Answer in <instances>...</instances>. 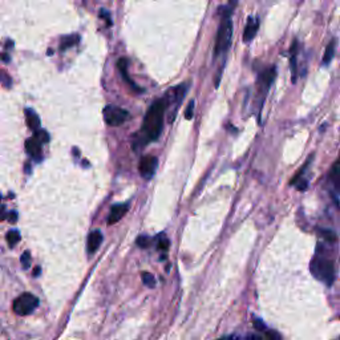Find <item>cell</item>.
Here are the masks:
<instances>
[{
  "label": "cell",
  "mask_w": 340,
  "mask_h": 340,
  "mask_svg": "<svg viewBox=\"0 0 340 340\" xmlns=\"http://www.w3.org/2000/svg\"><path fill=\"white\" fill-rule=\"evenodd\" d=\"M265 335L267 340H282L281 335L277 331H273V330H266Z\"/></svg>",
  "instance_id": "obj_21"
},
{
  "label": "cell",
  "mask_w": 340,
  "mask_h": 340,
  "mask_svg": "<svg viewBox=\"0 0 340 340\" xmlns=\"http://www.w3.org/2000/svg\"><path fill=\"white\" fill-rule=\"evenodd\" d=\"M128 205H115L111 209V214L108 217V223L109 225H113L116 222H119L121 218L125 215V213L128 211Z\"/></svg>",
  "instance_id": "obj_12"
},
{
  "label": "cell",
  "mask_w": 340,
  "mask_h": 340,
  "mask_svg": "<svg viewBox=\"0 0 340 340\" xmlns=\"http://www.w3.org/2000/svg\"><path fill=\"white\" fill-rule=\"evenodd\" d=\"M0 198H1V197H0Z\"/></svg>",
  "instance_id": "obj_31"
},
{
  "label": "cell",
  "mask_w": 340,
  "mask_h": 340,
  "mask_svg": "<svg viewBox=\"0 0 340 340\" xmlns=\"http://www.w3.org/2000/svg\"><path fill=\"white\" fill-rule=\"evenodd\" d=\"M321 235L327 241V243H335L338 241V237L335 235V233L330 231V230H321Z\"/></svg>",
  "instance_id": "obj_17"
},
{
  "label": "cell",
  "mask_w": 340,
  "mask_h": 340,
  "mask_svg": "<svg viewBox=\"0 0 340 340\" xmlns=\"http://www.w3.org/2000/svg\"><path fill=\"white\" fill-rule=\"evenodd\" d=\"M258 29H259V20H258V17L250 16L247 19V23H246L245 29H243V41L250 43L257 35Z\"/></svg>",
  "instance_id": "obj_8"
},
{
  "label": "cell",
  "mask_w": 340,
  "mask_h": 340,
  "mask_svg": "<svg viewBox=\"0 0 340 340\" xmlns=\"http://www.w3.org/2000/svg\"><path fill=\"white\" fill-rule=\"evenodd\" d=\"M149 241H151V239H149L148 237H143V238H139V241L137 242H139L140 246H143V247H147V246H149Z\"/></svg>",
  "instance_id": "obj_26"
},
{
  "label": "cell",
  "mask_w": 340,
  "mask_h": 340,
  "mask_svg": "<svg viewBox=\"0 0 340 340\" xmlns=\"http://www.w3.org/2000/svg\"><path fill=\"white\" fill-rule=\"evenodd\" d=\"M331 179H333L335 187L340 191V169L338 167L334 168L333 173H331Z\"/></svg>",
  "instance_id": "obj_18"
},
{
  "label": "cell",
  "mask_w": 340,
  "mask_h": 340,
  "mask_svg": "<svg viewBox=\"0 0 340 340\" xmlns=\"http://www.w3.org/2000/svg\"><path fill=\"white\" fill-rule=\"evenodd\" d=\"M41 145H43V143L33 136L31 140H28L25 143V149H27L28 155L40 161V159H41Z\"/></svg>",
  "instance_id": "obj_10"
},
{
  "label": "cell",
  "mask_w": 340,
  "mask_h": 340,
  "mask_svg": "<svg viewBox=\"0 0 340 340\" xmlns=\"http://www.w3.org/2000/svg\"><path fill=\"white\" fill-rule=\"evenodd\" d=\"M335 48H337V40L333 39L330 41V44L326 48V53L323 56V64L325 65H329L334 59V53H335Z\"/></svg>",
  "instance_id": "obj_15"
},
{
  "label": "cell",
  "mask_w": 340,
  "mask_h": 340,
  "mask_svg": "<svg viewBox=\"0 0 340 340\" xmlns=\"http://www.w3.org/2000/svg\"><path fill=\"white\" fill-rule=\"evenodd\" d=\"M40 273V269H36L35 270V275H37V274H39Z\"/></svg>",
  "instance_id": "obj_29"
},
{
  "label": "cell",
  "mask_w": 340,
  "mask_h": 340,
  "mask_svg": "<svg viewBox=\"0 0 340 340\" xmlns=\"http://www.w3.org/2000/svg\"><path fill=\"white\" fill-rule=\"evenodd\" d=\"M25 116H27L28 127L31 128L32 131H40V120L35 113V111L33 109H27Z\"/></svg>",
  "instance_id": "obj_13"
},
{
  "label": "cell",
  "mask_w": 340,
  "mask_h": 340,
  "mask_svg": "<svg viewBox=\"0 0 340 340\" xmlns=\"http://www.w3.org/2000/svg\"><path fill=\"white\" fill-rule=\"evenodd\" d=\"M231 8L225 5L219 8L222 19L219 28H218L217 40H215V48H214V55L219 56L225 53L230 47L231 43V36H233V21H231Z\"/></svg>",
  "instance_id": "obj_3"
},
{
  "label": "cell",
  "mask_w": 340,
  "mask_h": 340,
  "mask_svg": "<svg viewBox=\"0 0 340 340\" xmlns=\"http://www.w3.org/2000/svg\"><path fill=\"white\" fill-rule=\"evenodd\" d=\"M143 282H144V285L145 286H148V287H155V285H156V279H155V277L152 275L151 273H144L143 274Z\"/></svg>",
  "instance_id": "obj_19"
},
{
  "label": "cell",
  "mask_w": 340,
  "mask_h": 340,
  "mask_svg": "<svg viewBox=\"0 0 340 340\" xmlns=\"http://www.w3.org/2000/svg\"><path fill=\"white\" fill-rule=\"evenodd\" d=\"M159 247H160V249H161V250H164V249L167 250L168 247H169V241H168V239H161V241H160Z\"/></svg>",
  "instance_id": "obj_27"
},
{
  "label": "cell",
  "mask_w": 340,
  "mask_h": 340,
  "mask_svg": "<svg viewBox=\"0 0 340 340\" xmlns=\"http://www.w3.org/2000/svg\"><path fill=\"white\" fill-rule=\"evenodd\" d=\"M310 271L318 281L323 282L327 286H333L337 277V270L330 247L323 243H318L315 255L310 263Z\"/></svg>",
  "instance_id": "obj_1"
},
{
  "label": "cell",
  "mask_w": 340,
  "mask_h": 340,
  "mask_svg": "<svg viewBox=\"0 0 340 340\" xmlns=\"http://www.w3.org/2000/svg\"><path fill=\"white\" fill-rule=\"evenodd\" d=\"M117 67H119V69L121 71V73H123V76H124V79L127 80L128 83L131 84L132 87L133 88H136V84L132 81L129 77H128V72H127V68H128V60L127 59H120L119 60V63H117Z\"/></svg>",
  "instance_id": "obj_16"
},
{
  "label": "cell",
  "mask_w": 340,
  "mask_h": 340,
  "mask_svg": "<svg viewBox=\"0 0 340 340\" xmlns=\"http://www.w3.org/2000/svg\"><path fill=\"white\" fill-rule=\"evenodd\" d=\"M298 41L295 40L293 44V47H291V49H290V52H291V59H290V63H291V72H293V81H295L297 80V75H298V71H297V56H298Z\"/></svg>",
  "instance_id": "obj_14"
},
{
  "label": "cell",
  "mask_w": 340,
  "mask_h": 340,
  "mask_svg": "<svg viewBox=\"0 0 340 340\" xmlns=\"http://www.w3.org/2000/svg\"><path fill=\"white\" fill-rule=\"evenodd\" d=\"M157 165H159V161H157L156 157H153V156H145L141 160V163H140V171H141L144 177L151 178L155 174Z\"/></svg>",
  "instance_id": "obj_7"
},
{
  "label": "cell",
  "mask_w": 340,
  "mask_h": 340,
  "mask_svg": "<svg viewBox=\"0 0 340 340\" xmlns=\"http://www.w3.org/2000/svg\"><path fill=\"white\" fill-rule=\"evenodd\" d=\"M221 340H231V338H225V339H221Z\"/></svg>",
  "instance_id": "obj_30"
},
{
  "label": "cell",
  "mask_w": 340,
  "mask_h": 340,
  "mask_svg": "<svg viewBox=\"0 0 340 340\" xmlns=\"http://www.w3.org/2000/svg\"><path fill=\"white\" fill-rule=\"evenodd\" d=\"M193 113H194V101H190L189 105H187V109L185 112V117L187 120L193 119Z\"/></svg>",
  "instance_id": "obj_23"
},
{
  "label": "cell",
  "mask_w": 340,
  "mask_h": 340,
  "mask_svg": "<svg viewBox=\"0 0 340 340\" xmlns=\"http://www.w3.org/2000/svg\"><path fill=\"white\" fill-rule=\"evenodd\" d=\"M104 117H105V121H107L108 125L119 127V125L125 123L127 120H129V113L123 108L109 105L104 111Z\"/></svg>",
  "instance_id": "obj_6"
},
{
  "label": "cell",
  "mask_w": 340,
  "mask_h": 340,
  "mask_svg": "<svg viewBox=\"0 0 340 340\" xmlns=\"http://www.w3.org/2000/svg\"><path fill=\"white\" fill-rule=\"evenodd\" d=\"M20 239V234L19 231H15V230H12V231H9L7 235V241L8 243H9V246H13L16 243V242H19Z\"/></svg>",
  "instance_id": "obj_20"
},
{
  "label": "cell",
  "mask_w": 340,
  "mask_h": 340,
  "mask_svg": "<svg viewBox=\"0 0 340 340\" xmlns=\"http://www.w3.org/2000/svg\"><path fill=\"white\" fill-rule=\"evenodd\" d=\"M249 340H263V339H261V338L255 337V335H253V337H250V338H249Z\"/></svg>",
  "instance_id": "obj_28"
},
{
  "label": "cell",
  "mask_w": 340,
  "mask_h": 340,
  "mask_svg": "<svg viewBox=\"0 0 340 340\" xmlns=\"http://www.w3.org/2000/svg\"><path fill=\"white\" fill-rule=\"evenodd\" d=\"M39 306V299L33 295V294L25 293L21 294L19 298H16L13 302V311L17 315H29L37 309Z\"/></svg>",
  "instance_id": "obj_5"
},
{
  "label": "cell",
  "mask_w": 340,
  "mask_h": 340,
  "mask_svg": "<svg viewBox=\"0 0 340 340\" xmlns=\"http://www.w3.org/2000/svg\"><path fill=\"white\" fill-rule=\"evenodd\" d=\"M254 326H255V327H257L259 331H266V330H267L266 329V326L263 325V322L259 321V319H257V318L254 319Z\"/></svg>",
  "instance_id": "obj_25"
},
{
  "label": "cell",
  "mask_w": 340,
  "mask_h": 340,
  "mask_svg": "<svg viewBox=\"0 0 340 340\" xmlns=\"http://www.w3.org/2000/svg\"><path fill=\"white\" fill-rule=\"evenodd\" d=\"M21 265H23L24 269L29 267V265H31V255H29V253H24L21 255Z\"/></svg>",
  "instance_id": "obj_22"
},
{
  "label": "cell",
  "mask_w": 340,
  "mask_h": 340,
  "mask_svg": "<svg viewBox=\"0 0 340 340\" xmlns=\"http://www.w3.org/2000/svg\"><path fill=\"white\" fill-rule=\"evenodd\" d=\"M275 76H277V68L275 67L265 68V69L259 73V76H258V96H259L258 108H259V113H261L262 111V105L265 103L266 95H267V92H269L271 84H273L274 80H275Z\"/></svg>",
  "instance_id": "obj_4"
},
{
  "label": "cell",
  "mask_w": 340,
  "mask_h": 340,
  "mask_svg": "<svg viewBox=\"0 0 340 340\" xmlns=\"http://www.w3.org/2000/svg\"><path fill=\"white\" fill-rule=\"evenodd\" d=\"M311 161H313V156L310 157L309 161L305 164V167L302 168L301 170H299V173L295 175V177L291 179V182H290V185L291 186H297L298 189L299 190H306L307 189V186H309V181H307V178H303V174L306 173V169L311 165Z\"/></svg>",
  "instance_id": "obj_9"
},
{
  "label": "cell",
  "mask_w": 340,
  "mask_h": 340,
  "mask_svg": "<svg viewBox=\"0 0 340 340\" xmlns=\"http://www.w3.org/2000/svg\"><path fill=\"white\" fill-rule=\"evenodd\" d=\"M169 100L161 99L157 100L151 109L148 111L147 117L144 120L143 124V137H141V144H147L149 141H156L161 135L164 127V117H165V109L168 107Z\"/></svg>",
  "instance_id": "obj_2"
},
{
  "label": "cell",
  "mask_w": 340,
  "mask_h": 340,
  "mask_svg": "<svg viewBox=\"0 0 340 340\" xmlns=\"http://www.w3.org/2000/svg\"><path fill=\"white\" fill-rule=\"evenodd\" d=\"M103 242V233L100 230H95L89 234L88 237V253L93 254L96 250L99 249V246Z\"/></svg>",
  "instance_id": "obj_11"
},
{
  "label": "cell",
  "mask_w": 340,
  "mask_h": 340,
  "mask_svg": "<svg viewBox=\"0 0 340 340\" xmlns=\"http://www.w3.org/2000/svg\"><path fill=\"white\" fill-rule=\"evenodd\" d=\"M76 36H71V37H68L67 40H64L63 41V44H61V48L63 49H65L67 47H69V45H73V44H76L77 41H72V39H75Z\"/></svg>",
  "instance_id": "obj_24"
}]
</instances>
